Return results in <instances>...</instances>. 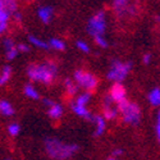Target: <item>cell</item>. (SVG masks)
Here are the masks:
<instances>
[{"label":"cell","mask_w":160,"mask_h":160,"mask_svg":"<svg viewBox=\"0 0 160 160\" xmlns=\"http://www.w3.org/2000/svg\"><path fill=\"white\" fill-rule=\"evenodd\" d=\"M27 76L35 82L49 85L57 76V64L51 60L41 64H30L27 67Z\"/></svg>","instance_id":"cell-1"},{"label":"cell","mask_w":160,"mask_h":160,"mask_svg":"<svg viewBox=\"0 0 160 160\" xmlns=\"http://www.w3.org/2000/svg\"><path fill=\"white\" fill-rule=\"evenodd\" d=\"M45 150L52 159L65 160L72 158L77 152L78 146L74 143H65L55 137H48L45 140Z\"/></svg>","instance_id":"cell-2"},{"label":"cell","mask_w":160,"mask_h":160,"mask_svg":"<svg viewBox=\"0 0 160 160\" xmlns=\"http://www.w3.org/2000/svg\"><path fill=\"white\" fill-rule=\"evenodd\" d=\"M117 109H118L119 114L122 115V119L124 123L132 124V126L138 124L140 119H141V109L136 102L124 100L117 105Z\"/></svg>","instance_id":"cell-3"},{"label":"cell","mask_w":160,"mask_h":160,"mask_svg":"<svg viewBox=\"0 0 160 160\" xmlns=\"http://www.w3.org/2000/svg\"><path fill=\"white\" fill-rule=\"evenodd\" d=\"M132 68V63L131 62H121V60H113L109 72L106 73V78L113 81L114 83H121L123 79L128 76Z\"/></svg>","instance_id":"cell-4"},{"label":"cell","mask_w":160,"mask_h":160,"mask_svg":"<svg viewBox=\"0 0 160 160\" xmlns=\"http://www.w3.org/2000/svg\"><path fill=\"white\" fill-rule=\"evenodd\" d=\"M73 78H74L73 81L76 82V85L85 88L87 92L94 91L98 87V78L90 72L77 69L73 74Z\"/></svg>","instance_id":"cell-5"},{"label":"cell","mask_w":160,"mask_h":160,"mask_svg":"<svg viewBox=\"0 0 160 160\" xmlns=\"http://www.w3.org/2000/svg\"><path fill=\"white\" fill-rule=\"evenodd\" d=\"M106 28V19H105V13L102 10L95 13L87 23V32L92 37L102 36Z\"/></svg>","instance_id":"cell-6"},{"label":"cell","mask_w":160,"mask_h":160,"mask_svg":"<svg viewBox=\"0 0 160 160\" xmlns=\"http://www.w3.org/2000/svg\"><path fill=\"white\" fill-rule=\"evenodd\" d=\"M109 96L112 98L113 102H117V105L119 102L127 100V92H126L124 86L122 83H113L109 91Z\"/></svg>","instance_id":"cell-7"},{"label":"cell","mask_w":160,"mask_h":160,"mask_svg":"<svg viewBox=\"0 0 160 160\" xmlns=\"http://www.w3.org/2000/svg\"><path fill=\"white\" fill-rule=\"evenodd\" d=\"M129 5L131 4L127 0H115V2H113V9L115 10V13L119 17H123L127 14H133V13H135Z\"/></svg>","instance_id":"cell-8"},{"label":"cell","mask_w":160,"mask_h":160,"mask_svg":"<svg viewBox=\"0 0 160 160\" xmlns=\"http://www.w3.org/2000/svg\"><path fill=\"white\" fill-rule=\"evenodd\" d=\"M52 13H54V9L49 5H45V7H40L38 10H37V16L38 18L41 19L42 23H49L52 18Z\"/></svg>","instance_id":"cell-9"},{"label":"cell","mask_w":160,"mask_h":160,"mask_svg":"<svg viewBox=\"0 0 160 160\" xmlns=\"http://www.w3.org/2000/svg\"><path fill=\"white\" fill-rule=\"evenodd\" d=\"M71 109L73 110V113H74L76 115L82 117V118H86L87 121H94V115H92V114L88 112L87 106H78V105H76V104L72 102Z\"/></svg>","instance_id":"cell-10"},{"label":"cell","mask_w":160,"mask_h":160,"mask_svg":"<svg viewBox=\"0 0 160 160\" xmlns=\"http://www.w3.org/2000/svg\"><path fill=\"white\" fill-rule=\"evenodd\" d=\"M92 122H95V136H101L106 131V121L101 115H96Z\"/></svg>","instance_id":"cell-11"},{"label":"cell","mask_w":160,"mask_h":160,"mask_svg":"<svg viewBox=\"0 0 160 160\" xmlns=\"http://www.w3.org/2000/svg\"><path fill=\"white\" fill-rule=\"evenodd\" d=\"M48 114L51 119H54V121H57V119H59L62 115H63V106L58 102H54L50 108L48 109Z\"/></svg>","instance_id":"cell-12"},{"label":"cell","mask_w":160,"mask_h":160,"mask_svg":"<svg viewBox=\"0 0 160 160\" xmlns=\"http://www.w3.org/2000/svg\"><path fill=\"white\" fill-rule=\"evenodd\" d=\"M102 110L104 112H102V115L101 117L105 119V121H113V119H115L118 117V114H119L118 109L114 108L113 105L112 106H104Z\"/></svg>","instance_id":"cell-13"},{"label":"cell","mask_w":160,"mask_h":160,"mask_svg":"<svg viewBox=\"0 0 160 160\" xmlns=\"http://www.w3.org/2000/svg\"><path fill=\"white\" fill-rule=\"evenodd\" d=\"M0 114L4 117H12L14 114V108L7 100H0Z\"/></svg>","instance_id":"cell-14"},{"label":"cell","mask_w":160,"mask_h":160,"mask_svg":"<svg viewBox=\"0 0 160 160\" xmlns=\"http://www.w3.org/2000/svg\"><path fill=\"white\" fill-rule=\"evenodd\" d=\"M148 100L152 106H160V88L159 87H155L149 92Z\"/></svg>","instance_id":"cell-15"},{"label":"cell","mask_w":160,"mask_h":160,"mask_svg":"<svg viewBox=\"0 0 160 160\" xmlns=\"http://www.w3.org/2000/svg\"><path fill=\"white\" fill-rule=\"evenodd\" d=\"M64 88H65V92L68 94V96H74L78 91V86L71 78H67L64 81Z\"/></svg>","instance_id":"cell-16"},{"label":"cell","mask_w":160,"mask_h":160,"mask_svg":"<svg viewBox=\"0 0 160 160\" xmlns=\"http://www.w3.org/2000/svg\"><path fill=\"white\" fill-rule=\"evenodd\" d=\"M28 40H30V42H31L33 46H36V48H38V49H42V50H48V49H50V48H49V44H48L46 41H44L42 38L37 37V36L30 35V36H28Z\"/></svg>","instance_id":"cell-17"},{"label":"cell","mask_w":160,"mask_h":160,"mask_svg":"<svg viewBox=\"0 0 160 160\" xmlns=\"http://www.w3.org/2000/svg\"><path fill=\"white\" fill-rule=\"evenodd\" d=\"M23 94H24V96H27L28 99H32V100H37L40 98L38 91L32 85H26L23 87Z\"/></svg>","instance_id":"cell-18"},{"label":"cell","mask_w":160,"mask_h":160,"mask_svg":"<svg viewBox=\"0 0 160 160\" xmlns=\"http://www.w3.org/2000/svg\"><path fill=\"white\" fill-rule=\"evenodd\" d=\"M10 77H12V68L9 65H5L2 73H0V86H4L10 79Z\"/></svg>","instance_id":"cell-19"},{"label":"cell","mask_w":160,"mask_h":160,"mask_svg":"<svg viewBox=\"0 0 160 160\" xmlns=\"http://www.w3.org/2000/svg\"><path fill=\"white\" fill-rule=\"evenodd\" d=\"M90 99H91L90 92H85V94L78 95V96L76 98V100H74L73 104H76V105H78V106H86V105L88 104Z\"/></svg>","instance_id":"cell-20"},{"label":"cell","mask_w":160,"mask_h":160,"mask_svg":"<svg viewBox=\"0 0 160 160\" xmlns=\"http://www.w3.org/2000/svg\"><path fill=\"white\" fill-rule=\"evenodd\" d=\"M48 44H49V48H51V49H55V50H59V51L65 50V44H64V41H62L60 38H50V41Z\"/></svg>","instance_id":"cell-21"},{"label":"cell","mask_w":160,"mask_h":160,"mask_svg":"<svg viewBox=\"0 0 160 160\" xmlns=\"http://www.w3.org/2000/svg\"><path fill=\"white\" fill-rule=\"evenodd\" d=\"M9 17H10V14L5 8L4 0H0V23H8Z\"/></svg>","instance_id":"cell-22"},{"label":"cell","mask_w":160,"mask_h":160,"mask_svg":"<svg viewBox=\"0 0 160 160\" xmlns=\"http://www.w3.org/2000/svg\"><path fill=\"white\" fill-rule=\"evenodd\" d=\"M4 4L7 10L9 12V14L17 13V2H14V0H4Z\"/></svg>","instance_id":"cell-23"},{"label":"cell","mask_w":160,"mask_h":160,"mask_svg":"<svg viewBox=\"0 0 160 160\" xmlns=\"http://www.w3.org/2000/svg\"><path fill=\"white\" fill-rule=\"evenodd\" d=\"M19 132H21V127L18 123H10L8 126V133L12 136V137H16L19 135Z\"/></svg>","instance_id":"cell-24"},{"label":"cell","mask_w":160,"mask_h":160,"mask_svg":"<svg viewBox=\"0 0 160 160\" xmlns=\"http://www.w3.org/2000/svg\"><path fill=\"white\" fill-rule=\"evenodd\" d=\"M3 46H4L5 51H9V50H12V49H16V48H17V45L14 44V41H13V40H12L10 37L4 38V41H3Z\"/></svg>","instance_id":"cell-25"},{"label":"cell","mask_w":160,"mask_h":160,"mask_svg":"<svg viewBox=\"0 0 160 160\" xmlns=\"http://www.w3.org/2000/svg\"><path fill=\"white\" fill-rule=\"evenodd\" d=\"M94 40L99 48H101V49L108 48V41H106V38H104V36H96V37H94Z\"/></svg>","instance_id":"cell-26"},{"label":"cell","mask_w":160,"mask_h":160,"mask_svg":"<svg viewBox=\"0 0 160 160\" xmlns=\"http://www.w3.org/2000/svg\"><path fill=\"white\" fill-rule=\"evenodd\" d=\"M77 48L81 50L82 52H88L90 51V46H88V44L86 42V41H82V40H79V41H77Z\"/></svg>","instance_id":"cell-27"},{"label":"cell","mask_w":160,"mask_h":160,"mask_svg":"<svg viewBox=\"0 0 160 160\" xmlns=\"http://www.w3.org/2000/svg\"><path fill=\"white\" fill-rule=\"evenodd\" d=\"M17 55H18V50H17V48H16V49H12V50H9V51H5V57H7L8 60L16 59Z\"/></svg>","instance_id":"cell-28"},{"label":"cell","mask_w":160,"mask_h":160,"mask_svg":"<svg viewBox=\"0 0 160 160\" xmlns=\"http://www.w3.org/2000/svg\"><path fill=\"white\" fill-rule=\"evenodd\" d=\"M17 50H18V52H27L30 50V48H28V45H26V44H18L17 45Z\"/></svg>","instance_id":"cell-29"},{"label":"cell","mask_w":160,"mask_h":160,"mask_svg":"<svg viewBox=\"0 0 160 160\" xmlns=\"http://www.w3.org/2000/svg\"><path fill=\"white\" fill-rule=\"evenodd\" d=\"M104 106H112L114 102H113V100H112V98L109 96V95H106L105 98H104Z\"/></svg>","instance_id":"cell-30"},{"label":"cell","mask_w":160,"mask_h":160,"mask_svg":"<svg viewBox=\"0 0 160 160\" xmlns=\"http://www.w3.org/2000/svg\"><path fill=\"white\" fill-rule=\"evenodd\" d=\"M150 60H151V55H150V54H145V55H143L142 62H143L145 64H149V63H150Z\"/></svg>","instance_id":"cell-31"},{"label":"cell","mask_w":160,"mask_h":160,"mask_svg":"<svg viewBox=\"0 0 160 160\" xmlns=\"http://www.w3.org/2000/svg\"><path fill=\"white\" fill-rule=\"evenodd\" d=\"M8 27V23H0V35H3Z\"/></svg>","instance_id":"cell-32"},{"label":"cell","mask_w":160,"mask_h":160,"mask_svg":"<svg viewBox=\"0 0 160 160\" xmlns=\"http://www.w3.org/2000/svg\"><path fill=\"white\" fill-rule=\"evenodd\" d=\"M52 104H54V101H51L50 99H45V100H44V105H46V106H48V109L50 108V106H51Z\"/></svg>","instance_id":"cell-33"},{"label":"cell","mask_w":160,"mask_h":160,"mask_svg":"<svg viewBox=\"0 0 160 160\" xmlns=\"http://www.w3.org/2000/svg\"><path fill=\"white\" fill-rule=\"evenodd\" d=\"M156 137H158V141L160 143V124H156Z\"/></svg>","instance_id":"cell-34"},{"label":"cell","mask_w":160,"mask_h":160,"mask_svg":"<svg viewBox=\"0 0 160 160\" xmlns=\"http://www.w3.org/2000/svg\"><path fill=\"white\" fill-rule=\"evenodd\" d=\"M113 155L117 158V156H119V155H122V150L121 149H115L114 151H113Z\"/></svg>","instance_id":"cell-35"},{"label":"cell","mask_w":160,"mask_h":160,"mask_svg":"<svg viewBox=\"0 0 160 160\" xmlns=\"http://www.w3.org/2000/svg\"><path fill=\"white\" fill-rule=\"evenodd\" d=\"M156 119H158V124H160V110H159V113H158V117H156Z\"/></svg>","instance_id":"cell-36"},{"label":"cell","mask_w":160,"mask_h":160,"mask_svg":"<svg viewBox=\"0 0 160 160\" xmlns=\"http://www.w3.org/2000/svg\"><path fill=\"white\" fill-rule=\"evenodd\" d=\"M156 22L160 24V16H158V17H156Z\"/></svg>","instance_id":"cell-37"},{"label":"cell","mask_w":160,"mask_h":160,"mask_svg":"<svg viewBox=\"0 0 160 160\" xmlns=\"http://www.w3.org/2000/svg\"><path fill=\"white\" fill-rule=\"evenodd\" d=\"M108 160H118L117 158H110V159H108Z\"/></svg>","instance_id":"cell-38"},{"label":"cell","mask_w":160,"mask_h":160,"mask_svg":"<svg viewBox=\"0 0 160 160\" xmlns=\"http://www.w3.org/2000/svg\"><path fill=\"white\" fill-rule=\"evenodd\" d=\"M5 160H9V159H5Z\"/></svg>","instance_id":"cell-39"}]
</instances>
